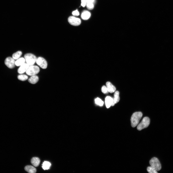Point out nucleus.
I'll use <instances>...</instances> for the list:
<instances>
[{"label": "nucleus", "instance_id": "f257e3e1", "mask_svg": "<svg viewBox=\"0 0 173 173\" xmlns=\"http://www.w3.org/2000/svg\"><path fill=\"white\" fill-rule=\"evenodd\" d=\"M142 116V113L141 112H136L133 114L130 119L132 127H135L138 124Z\"/></svg>", "mask_w": 173, "mask_h": 173}, {"label": "nucleus", "instance_id": "f03ea898", "mask_svg": "<svg viewBox=\"0 0 173 173\" xmlns=\"http://www.w3.org/2000/svg\"><path fill=\"white\" fill-rule=\"evenodd\" d=\"M24 58L27 63L30 66L34 64L37 59L35 55L31 53H27L25 54Z\"/></svg>", "mask_w": 173, "mask_h": 173}, {"label": "nucleus", "instance_id": "7ed1b4c3", "mask_svg": "<svg viewBox=\"0 0 173 173\" xmlns=\"http://www.w3.org/2000/svg\"><path fill=\"white\" fill-rule=\"evenodd\" d=\"M150 123V119L148 117H145L142 119L141 122L138 125L137 129L139 130L147 127Z\"/></svg>", "mask_w": 173, "mask_h": 173}, {"label": "nucleus", "instance_id": "20e7f679", "mask_svg": "<svg viewBox=\"0 0 173 173\" xmlns=\"http://www.w3.org/2000/svg\"><path fill=\"white\" fill-rule=\"evenodd\" d=\"M149 164L151 166L154 168L157 171H159L161 168V163L156 157L152 158L150 161Z\"/></svg>", "mask_w": 173, "mask_h": 173}, {"label": "nucleus", "instance_id": "39448f33", "mask_svg": "<svg viewBox=\"0 0 173 173\" xmlns=\"http://www.w3.org/2000/svg\"><path fill=\"white\" fill-rule=\"evenodd\" d=\"M40 71L39 68L36 65H31L26 71V74L29 76L35 75L38 74Z\"/></svg>", "mask_w": 173, "mask_h": 173}, {"label": "nucleus", "instance_id": "423d86ee", "mask_svg": "<svg viewBox=\"0 0 173 173\" xmlns=\"http://www.w3.org/2000/svg\"><path fill=\"white\" fill-rule=\"evenodd\" d=\"M37 64L42 68L44 69L47 68V63L46 60L42 57H38L36 61Z\"/></svg>", "mask_w": 173, "mask_h": 173}, {"label": "nucleus", "instance_id": "0eeeda50", "mask_svg": "<svg viewBox=\"0 0 173 173\" xmlns=\"http://www.w3.org/2000/svg\"><path fill=\"white\" fill-rule=\"evenodd\" d=\"M14 60L12 57H8L5 60V64L8 68H12L14 67L15 65Z\"/></svg>", "mask_w": 173, "mask_h": 173}, {"label": "nucleus", "instance_id": "6e6552de", "mask_svg": "<svg viewBox=\"0 0 173 173\" xmlns=\"http://www.w3.org/2000/svg\"><path fill=\"white\" fill-rule=\"evenodd\" d=\"M68 21L71 25L75 26L79 25L81 23V20L80 19L72 16H70L68 18Z\"/></svg>", "mask_w": 173, "mask_h": 173}, {"label": "nucleus", "instance_id": "1a4fd4ad", "mask_svg": "<svg viewBox=\"0 0 173 173\" xmlns=\"http://www.w3.org/2000/svg\"><path fill=\"white\" fill-rule=\"evenodd\" d=\"M105 102L107 108H109L111 106H113L115 105L114 102L113 98L109 96H107L106 97Z\"/></svg>", "mask_w": 173, "mask_h": 173}, {"label": "nucleus", "instance_id": "9d476101", "mask_svg": "<svg viewBox=\"0 0 173 173\" xmlns=\"http://www.w3.org/2000/svg\"><path fill=\"white\" fill-rule=\"evenodd\" d=\"M30 66L27 63H24L20 66L18 70V73L22 74L26 72Z\"/></svg>", "mask_w": 173, "mask_h": 173}, {"label": "nucleus", "instance_id": "9b49d317", "mask_svg": "<svg viewBox=\"0 0 173 173\" xmlns=\"http://www.w3.org/2000/svg\"><path fill=\"white\" fill-rule=\"evenodd\" d=\"M106 85L109 92L112 93L115 91L116 87L110 82H107Z\"/></svg>", "mask_w": 173, "mask_h": 173}, {"label": "nucleus", "instance_id": "f8f14e48", "mask_svg": "<svg viewBox=\"0 0 173 173\" xmlns=\"http://www.w3.org/2000/svg\"><path fill=\"white\" fill-rule=\"evenodd\" d=\"M25 169L26 172L29 173H35L36 172V168L31 165L26 166L25 168Z\"/></svg>", "mask_w": 173, "mask_h": 173}, {"label": "nucleus", "instance_id": "ddd939ff", "mask_svg": "<svg viewBox=\"0 0 173 173\" xmlns=\"http://www.w3.org/2000/svg\"><path fill=\"white\" fill-rule=\"evenodd\" d=\"M91 16V13L90 12L87 11H83L81 14V18L82 19L86 20L88 19Z\"/></svg>", "mask_w": 173, "mask_h": 173}, {"label": "nucleus", "instance_id": "4468645a", "mask_svg": "<svg viewBox=\"0 0 173 173\" xmlns=\"http://www.w3.org/2000/svg\"><path fill=\"white\" fill-rule=\"evenodd\" d=\"M31 162L32 164L34 166L37 167L39 166L40 164V160L38 157H34L31 159Z\"/></svg>", "mask_w": 173, "mask_h": 173}, {"label": "nucleus", "instance_id": "2eb2a0df", "mask_svg": "<svg viewBox=\"0 0 173 173\" xmlns=\"http://www.w3.org/2000/svg\"><path fill=\"white\" fill-rule=\"evenodd\" d=\"M39 78L36 75L31 76L28 79V81L32 84H35L38 81Z\"/></svg>", "mask_w": 173, "mask_h": 173}, {"label": "nucleus", "instance_id": "dca6fc26", "mask_svg": "<svg viewBox=\"0 0 173 173\" xmlns=\"http://www.w3.org/2000/svg\"><path fill=\"white\" fill-rule=\"evenodd\" d=\"M25 58H19L15 61V65L17 66H20L25 63Z\"/></svg>", "mask_w": 173, "mask_h": 173}, {"label": "nucleus", "instance_id": "f3484780", "mask_svg": "<svg viewBox=\"0 0 173 173\" xmlns=\"http://www.w3.org/2000/svg\"><path fill=\"white\" fill-rule=\"evenodd\" d=\"M119 92L118 91H116L115 92L113 99L114 102L115 104L118 103L119 101Z\"/></svg>", "mask_w": 173, "mask_h": 173}, {"label": "nucleus", "instance_id": "a211bd4d", "mask_svg": "<svg viewBox=\"0 0 173 173\" xmlns=\"http://www.w3.org/2000/svg\"><path fill=\"white\" fill-rule=\"evenodd\" d=\"M51 166V164L49 162L44 161L42 164V167L44 170L49 169Z\"/></svg>", "mask_w": 173, "mask_h": 173}, {"label": "nucleus", "instance_id": "6ab92c4d", "mask_svg": "<svg viewBox=\"0 0 173 173\" xmlns=\"http://www.w3.org/2000/svg\"><path fill=\"white\" fill-rule=\"evenodd\" d=\"M22 54L21 51H19L13 53L12 56V58L14 60H17L19 58Z\"/></svg>", "mask_w": 173, "mask_h": 173}, {"label": "nucleus", "instance_id": "aec40b11", "mask_svg": "<svg viewBox=\"0 0 173 173\" xmlns=\"http://www.w3.org/2000/svg\"><path fill=\"white\" fill-rule=\"evenodd\" d=\"M28 76L25 74H20L18 76V78L20 80L24 81L27 80L28 79Z\"/></svg>", "mask_w": 173, "mask_h": 173}, {"label": "nucleus", "instance_id": "412c9836", "mask_svg": "<svg viewBox=\"0 0 173 173\" xmlns=\"http://www.w3.org/2000/svg\"><path fill=\"white\" fill-rule=\"evenodd\" d=\"M95 102L96 104L100 106H102L104 104V102L99 98H97L95 99Z\"/></svg>", "mask_w": 173, "mask_h": 173}, {"label": "nucleus", "instance_id": "4be33fe9", "mask_svg": "<svg viewBox=\"0 0 173 173\" xmlns=\"http://www.w3.org/2000/svg\"><path fill=\"white\" fill-rule=\"evenodd\" d=\"M148 172L149 173H157V171L151 166L148 167L147 168Z\"/></svg>", "mask_w": 173, "mask_h": 173}, {"label": "nucleus", "instance_id": "5701e85b", "mask_svg": "<svg viewBox=\"0 0 173 173\" xmlns=\"http://www.w3.org/2000/svg\"><path fill=\"white\" fill-rule=\"evenodd\" d=\"M86 5L87 8L89 10L93 9L94 7V3H86Z\"/></svg>", "mask_w": 173, "mask_h": 173}, {"label": "nucleus", "instance_id": "b1692460", "mask_svg": "<svg viewBox=\"0 0 173 173\" xmlns=\"http://www.w3.org/2000/svg\"><path fill=\"white\" fill-rule=\"evenodd\" d=\"M101 91L102 92L105 94L108 93L109 92L106 86H103L101 88Z\"/></svg>", "mask_w": 173, "mask_h": 173}, {"label": "nucleus", "instance_id": "393cba45", "mask_svg": "<svg viewBox=\"0 0 173 173\" xmlns=\"http://www.w3.org/2000/svg\"><path fill=\"white\" fill-rule=\"evenodd\" d=\"M72 14L74 16H78L79 15V13L77 10H76L73 12Z\"/></svg>", "mask_w": 173, "mask_h": 173}, {"label": "nucleus", "instance_id": "a878e982", "mask_svg": "<svg viewBox=\"0 0 173 173\" xmlns=\"http://www.w3.org/2000/svg\"><path fill=\"white\" fill-rule=\"evenodd\" d=\"M81 6L83 7H85L86 4V0H81Z\"/></svg>", "mask_w": 173, "mask_h": 173}, {"label": "nucleus", "instance_id": "bb28decb", "mask_svg": "<svg viewBox=\"0 0 173 173\" xmlns=\"http://www.w3.org/2000/svg\"><path fill=\"white\" fill-rule=\"evenodd\" d=\"M86 3H94L95 2V0H86Z\"/></svg>", "mask_w": 173, "mask_h": 173}]
</instances>
